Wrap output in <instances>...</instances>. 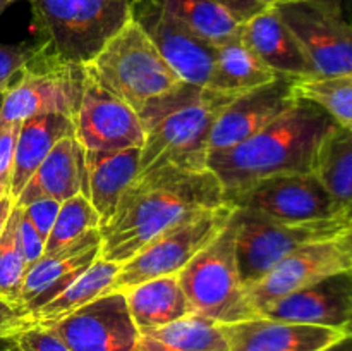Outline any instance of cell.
Returning <instances> with one entry per match:
<instances>
[{"instance_id":"obj_1","label":"cell","mask_w":352,"mask_h":351,"mask_svg":"<svg viewBox=\"0 0 352 351\" xmlns=\"http://www.w3.org/2000/svg\"><path fill=\"white\" fill-rule=\"evenodd\" d=\"M220 205L223 188L210 169L162 165L140 174L120 196L112 219L100 227V257L122 265L160 233Z\"/></svg>"},{"instance_id":"obj_2","label":"cell","mask_w":352,"mask_h":351,"mask_svg":"<svg viewBox=\"0 0 352 351\" xmlns=\"http://www.w3.org/2000/svg\"><path fill=\"white\" fill-rule=\"evenodd\" d=\"M337 126L322 107L298 98L287 112L250 140L208 153L206 167L217 176L223 195L272 176L313 174L323 141Z\"/></svg>"},{"instance_id":"obj_3","label":"cell","mask_w":352,"mask_h":351,"mask_svg":"<svg viewBox=\"0 0 352 351\" xmlns=\"http://www.w3.org/2000/svg\"><path fill=\"white\" fill-rule=\"evenodd\" d=\"M234 96L182 83L167 95L150 100L138 112L144 129L140 174L162 165L188 171L208 169L206 158L213 123Z\"/></svg>"},{"instance_id":"obj_4","label":"cell","mask_w":352,"mask_h":351,"mask_svg":"<svg viewBox=\"0 0 352 351\" xmlns=\"http://www.w3.org/2000/svg\"><path fill=\"white\" fill-rule=\"evenodd\" d=\"M47 50L62 62L88 65L133 19V0H28Z\"/></svg>"},{"instance_id":"obj_5","label":"cell","mask_w":352,"mask_h":351,"mask_svg":"<svg viewBox=\"0 0 352 351\" xmlns=\"http://www.w3.org/2000/svg\"><path fill=\"white\" fill-rule=\"evenodd\" d=\"M86 69L136 114L150 100L167 95L184 83L134 19L105 45Z\"/></svg>"},{"instance_id":"obj_6","label":"cell","mask_w":352,"mask_h":351,"mask_svg":"<svg viewBox=\"0 0 352 351\" xmlns=\"http://www.w3.org/2000/svg\"><path fill=\"white\" fill-rule=\"evenodd\" d=\"M236 233V262L241 282L250 288L292 251L315 241L340 236L352 220L329 219L291 224L244 209H232L229 219Z\"/></svg>"},{"instance_id":"obj_7","label":"cell","mask_w":352,"mask_h":351,"mask_svg":"<svg viewBox=\"0 0 352 351\" xmlns=\"http://www.w3.org/2000/svg\"><path fill=\"white\" fill-rule=\"evenodd\" d=\"M192 315L220 323L256 317L237 270L236 233L230 222L177 274Z\"/></svg>"},{"instance_id":"obj_8","label":"cell","mask_w":352,"mask_h":351,"mask_svg":"<svg viewBox=\"0 0 352 351\" xmlns=\"http://www.w3.org/2000/svg\"><path fill=\"white\" fill-rule=\"evenodd\" d=\"M85 78V65L58 61L40 41L19 81L3 93L0 123H23L38 114H62L74 120Z\"/></svg>"},{"instance_id":"obj_9","label":"cell","mask_w":352,"mask_h":351,"mask_svg":"<svg viewBox=\"0 0 352 351\" xmlns=\"http://www.w3.org/2000/svg\"><path fill=\"white\" fill-rule=\"evenodd\" d=\"M230 213L232 206L223 203L217 209L189 217L155 236L120 265L113 281V291H126L133 286L164 275H177L226 229Z\"/></svg>"},{"instance_id":"obj_10","label":"cell","mask_w":352,"mask_h":351,"mask_svg":"<svg viewBox=\"0 0 352 351\" xmlns=\"http://www.w3.org/2000/svg\"><path fill=\"white\" fill-rule=\"evenodd\" d=\"M223 203L291 224L346 219L315 172L260 179L223 195Z\"/></svg>"},{"instance_id":"obj_11","label":"cell","mask_w":352,"mask_h":351,"mask_svg":"<svg viewBox=\"0 0 352 351\" xmlns=\"http://www.w3.org/2000/svg\"><path fill=\"white\" fill-rule=\"evenodd\" d=\"M275 9L301 45L315 76L352 72V24L342 10L320 0L277 2Z\"/></svg>"},{"instance_id":"obj_12","label":"cell","mask_w":352,"mask_h":351,"mask_svg":"<svg viewBox=\"0 0 352 351\" xmlns=\"http://www.w3.org/2000/svg\"><path fill=\"white\" fill-rule=\"evenodd\" d=\"M352 270V250L344 234L315 241L292 251L265 277L246 288L248 301L260 317L267 306L330 275Z\"/></svg>"},{"instance_id":"obj_13","label":"cell","mask_w":352,"mask_h":351,"mask_svg":"<svg viewBox=\"0 0 352 351\" xmlns=\"http://www.w3.org/2000/svg\"><path fill=\"white\" fill-rule=\"evenodd\" d=\"M133 19L182 81L208 86L215 65V45L203 40L153 0H133Z\"/></svg>"},{"instance_id":"obj_14","label":"cell","mask_w":352,"mask_h":351,"mask_svg":"<svg viewBox=\"0 0 352 351\" xmlns=\"http://www.w3.org/2000/svg\"><path fill=\"white\" fill-rule=\"evenodd\" d=\"M74 126L76 140L85 150L117 151L141 148L144 143L136 110L110 93L88 69Z\"/></svg>"},{"instance_id":"obj_15","label":"cell","mask_w":352,"mask_h":351,"mask_svg":"<svg viewBox=\"0 0 352 351\" xmlns=\"http://www.w3.org/2000/svg\"><path fill=\"white\" fill-rule=\"evenodd\" d=\"M71 351H134L140 330L122 291H110L50 323Z\"/></svg>"},{"instance_id":"obj_16","label":"cell","mask_w":352,"mask_h":351,"mask_svg":"<svg viewBox=\"0 0 352 351\" xmlns=\"http://www.w3.org/2000/svg\"><path fill=\"white\" fill-rule=\"evenodd\" d=\"M296 78L278 74L274 81L234 96L217 116L208 140V153L229 150L270 126L296 100Z\"/></svg>"},{"instance_id":"obj_17","label":"cell","mask_w":352,"mask_h":351,"mask_svg":"<svg viewBox=\"0 0 352 351\" xmlns=\"http://www.w3.org/2000/svg\"><path fill=\"white\" fill-rule=\"evenodd\" d=\"M260 317L330 327L352 336V270L292 292L267 306Z\"/></svg>"},{"instance_id":"obj_18","label":"cell","mask_w":352,"mask_h":351,"mask_svg":"<svg viewBox=\"0 0 352 351\" xmlns=\"http://www.w3.org/2000/svg\"><path fill=\"white\" fill-rule=\"evenodd\" d=\"M102 248L100 229H91L54 255L41 257L30 265L19 295V310L26 317L33 310L60 295L96 258Z\"/></svg>"},{"instance_id":"obj_19","label":"cell","mask_w":352,"mask_h":351,"mask_svg":"<svg viewBox=\"0 0 352 351\" xmlns=\"http://www.w3.org/2000/svg\"><path fill=\"white\" fill-rule=\"evenodd\" d=\"M222 330L229 351H322L344 337L330 327L267 317L223 323Z\"/></svg>"},{"instance_id":"obj_20","label":"cell","mask_w":352,"mask_h":351,"mask_svg":"<svg viewBox=\"0 0 352 351\" xmlns=\"http://www.w3.org/2000/svg\"><path fill=\"white\" fill-rule=\"evenodd\" d=\"M76 195L88 196L85 148L76 136H67L55 143L19 193L16 205L26 206L38 198H54L62 203Z\"/></svg>"},{"instance_id":"obj_21","label":"cell","mask_w":352,"mask_h":351,"mask_svg":"<svg viewBox=\"0 0 352 351\" xmlns=\"http://www.w3.org/2000/svg\"><path fill=\"white\" fill-rule=\"evenodd\" d=\"M239 34L256 57L277 74L291 78L315 76L301 45L278 16L275 6L241 24Z\"/></svg>"},{"instance_id":"obj_22","label":"cell","mask_w":352,"mask_h":351,"mask_svg":"<svg viewBox=\"0 0 352 351\" xmlns=\"http://www.w3.org/2000/svg\"><path fill=\"white\" fill-rule=\"evenodd\" d=\"M141 148L117 151L85 150L88 196L98 212L102 226L116 213L120 196L140 174ZM100 226V227H102Z\"/></svg>"},{"instance_id":"obj_23","label":"cell","mask_w":352,"mask_h":351,"mask_svg":"<svg viewBox=\"0 0 352 351\" xmlns=\"http://www.w3.org/2000/svg\"><path fill=\"white\" fill-rule=\"evenodd\" d=\"M67 136H76V126L71 117L62 114H38L21 123L10 182V196L14 202L55 143Z\"/></svg>"},{"instance_id":"obj_24","label":"cell","mask_w":352,"mask_h":351,"mask_svg":"<svg viewBox=\"0 0 352 351\" xmlns=\"http://www.w3.org/2000/svg\"><path fill=\"white\" fill-rule=\"evenodd\" d=\"M122 292L131 319L140 334L192 315L189 299L177 275L150 279Z\"/></svg>"},{"instance_id":"obj_25","label":"cell","mask_w":352,"mask_h":351,"mask_svg":"<svg viewBox=\"0 0 352 351\" xmlns=\"http://www.w3.org/2000/svg\"><path fill=\"white\" fill-rule=\"evenodd\" d=\"M277 72L272 71L243 41L241 34L217 45L215 65L206 88L229 95H239L248 89L274 81Z\"/></svg>"},{"instance_id":"obj_26","label":"cell","mask_w":352,"mask_h":351,"mask_svg":"<svg viewBox=\"0 0 352 351\" xmlns=\"http://www.w3.org/2000/svg\"><path fill=\"white\" fill-rule=\"evenodd\" d=\"M134 351H229L222 326L188 315L140 334Z\"/></svg>"},{"instance_id":"obj_27","label":"cell","mask_w":352,"mask_h":351,"mask_svg":"<svg viewBox=\"0 0 352 351\" xmlns=\"http://www.w3.org/2000/svg\"><path fill=\"white\" fill-rule=\"evenodd\" d=\"M119 267V264H113V262L103 260L102 257H98L60 295L41 305L40 308L28 313L26 322L50 326V323L60 320L62 317L85 306L86 303L113 291V281H116Z\"/></svg>"},{"instance_id":"obj_28","label":"cell","mask_w":352,"mask_h":351,"mask_svg":"<svg viewBox=\"0 0 352 351\" xmlns=\"http://www.w3.org/2000/svg\"><path fill=\"white\" fill-rule=\"evenodd\" d=\"M315 174L346 219L352 220V129L337 126L322 145Z\"/></svg>"},{"instance_id":"obj_29","label":"cell","mask_w":352,"mask_h":351,"mask_svg":"<svg viewBox=\"0 0 352 351\" xmlns=\"http://www.w3.org/2000/svg\"><path fill=\"white\" fill-rule=\"evenodd\" d=\"M153 2L215 47L241 33V24L217 0H153Z\"/></svg>"},{"instance_id":"obj_30","label":"cell","mask_w":352,"mask_h":351,"mask_svg":"<svg viewBox=\"0 0 352 351\" xmlns=\"http://www.w3.org/2000/svg\"><path fill=\"white\" fill-rule=\"evenodd\" d=\"M296 95L322 107L340 127L352 129V72L330 78H296Z\"/></svg>"},{"instance_id":"obj_31","label":"cell","mask_w":352,"mask_h":351,"mask_svg":"<svg viewBox=\"0 0 352 351\" xmlns=\"http://www.w3.org/2000/svg\"><path fill=\"white\" fill-rule=\"evenodd\" d=\"M100 226L102 220L98 212L85 195H76L65 200L60 203L58 215L45 243L43 255L47 257L64 250L65 246L85 236L88 231L100 229Z\"/></svg>"},{"instance_id":"obj_32","label":"cell","mask_w":352,"mask_h":351,"mask_svg":"<svg viewBox=\"0 0 352 351\" xmlns=\"http://www.w3.org/2000/svg\"><path fill=\"white\" fill-rule=\"evenodd\" d=\"M17 209L14 205L6 229L0 236V298L19 308V295L23 288L28 264L17 243Z\"/></svg>"},{"instance_id":"obj_33","label":"cell","mask_w":352,"mask_h":351,"mask_svg":"<svg viewBox=\"0 0 352 351\" xmlns=\"http://www.w3.org/2000/svg\"><path fill=\"white\" fill-rule=\"evenodd\" d=\"M40 48L36 43H0V92L6 93L23 76L28 62Z\"/></svg>"},{"instance_id":"obj_34","label":"cell","mask_w":352,"mask_h":351,"mask_svg":"<svg viewBox=\"0 0 352 351\" xmlns=\"http://www.w3.org/2000/svg\"><path fill=\"white\" fill-rule=\"evenodd\" d=\"M21 351H71L50 326L26 323L16 332Z\"/></svg>"},{"instance_id":"obj_35","label":"cell","mask_w":352,"mask_h":351,"mask_svg":"<svg viewBox=\"0 0 352 351\" xmlns=\"http://www.w3.org/2000/svg\"><path fill=\"white\" fill-rule=\"evenodd\" d=\"M21 123H0V196L10 195L14 151Z\"/></svg>"},{"instance_id":"obj_36","label":"cell","mask_w":352,"mask_h":351,"mask_svg":"<svg viewBox=\"0 0 352 351\" xmlns=\"http://www.w3.org/2000/svg\"><path fill=\"white\" fill-rule=\"evenodd\" d=\"M17 224H16V233H17V243H19L21 253H23L24 260H26L28 267L33 265L34 262L40 260L43 257L45 251V241L33 226L24 210L17 206Z\"/></svg>"},{"instance_id":"obj_37","label":"cell","mask_w":352,"mask_h":351,"mask_svg":"<svg viewBox=\"0 0 352 351\" xmlns=\"http://www.w3.org/2000/svg\"><path fill=\"white\" fill-rule=\"evenodd\" d=\"M21 209L24 210L28 219L33 222V226L36 227L40 236L47 243L48 234H50L55 219L58 215V210H60V202L54 198H38L34 202L28 203L26 206H21Z\"/></svg>"},{"instance_id":"obj_38","label":"cell","mask_w":352,"mask_h":351,"mask_svg":"<svg viewBox=\"0 0 352 351\" xmlns=\"http://www.w3.org/2000/svg\"><path fill=\"white\" fill-rule=\"evenodd\" d=\"M239 24H244L251 17L274 7L275 0H217Z\"/></svg>"},{"instance_id":"obj_39","label":"cell","mask_w":352,"mask_h":351,"mask_svg":"<svg viewBox=\"0 0 352 351\" xmlns=\"http://www.w3.org/2000/svg\"><path fill=\"white\" fill-rule=\"evenodd\" d=\"M26 317L19 308L0 298V337L17 332L26 326Z\"/></svg>"},{"instance_id":"obj_40","label":"cell","mask_w":352,"mask_h":351,"mask_svg":"<svg viewBox=\"0 0 352 351\" xmlns=\"http://www.w3.org/2000/svg\"><path fill=\"white\" fill-rule=\"evenodd\" d=\"M14 205H16V202H14V198L10 195L0 196V236H2L7 222H9V217L12 213Z\"/></svg>"},{"instance_id":"obj_41","label":"cell","mask_w":352,"mask_h":351,"mask_svg":"<svg viewBox=\"0 0 352 351\" xmlns=\"http://www.w3.org/2000/svg\"><path fill=\"white\" fill-rule=\"evenodd\" d=\"M322 351H352V336H344L342 339L330 344L329 348H325Z\"/></svg>"},{"instance_id":"obj_42","label":"cell","mask_w":352,"mask_h":351,"mask_svg":"<svg viewBox=\"0 0 352 351\" xmlns=\"http://www.w3.org/2000/svg\"><path fill=\"white\" fill-rule=\"evenodd\" d=\"M320 2L327 3V6L333 7V9H337V10H342V2H344V0H320Z\"/></svg>"},{"instance_id":"obj_43","label":"cell","mask_w":352,"mask_h":351,"mask_svg":"<svg viewBox=\"0 0 352 351\" xmlns=\"http://www.w3.org/2000/svg\"><path fill=\"white\" fill-rule=\"evenodd\" d=\"M14 2H17V0H0V16H2L3 10H6L9 6H12Z\"/></svg>"},{"instance_id":"obj_44","label":"cell","mask_w":352,"mask_h":351,"mask_svg":"<svg viewBox=\"0 0 352 351\" xmlns=\"http://www.w3.org/2000/svg\"><path fill=\"white\" fill-rule=\"evenodd\" d=\"M344 237H346L347 243H349V246H351V250H352V226L346 231V233H344Z\"/></svg>"},{"instance_id":"obj_45","label":"cell","mask_w":352,"mask_h":351,"mask_svg":"<svg viewBox=\"0 0 352 351\" xmlns=\"http://www.w3.org/2000/svg\"><path fill=\"white\" fill-rule=\"evenodd\" d=\"M275 2H294V0H275Z\"/></svg>"},{"instance_id":"obj_46","label":"cell","mask_w":352,"mask_h":351,"mask_svg":"<svg viewBox=\"0 0 352 351\" xmlns=\"http://www.w3.org/2000/svg\"><path fill=\"white\" fill-rule=\"evenodd\" d=\"M2 98H3V93L0 92V105H2Z\"/></svg>"}]
</instances>
